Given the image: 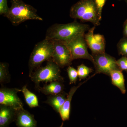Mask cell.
Listing matches in <instances>:
<instances>
[{
  "mask_svg": "<svg viewBox=\"0 0 127 127\" xmlns=\"http://www.w3.org/2000/svg\"><path fill=\"white\" fill-rule=\"evenodd\" d=\"M126 0V2H127V0Z\"/></svg>",
  "mask_w": 127,
  "mask_h": 127,
  "instance_id": "cell-27",
  "label": "cell"
},
{
  "mask_svg": "<svg viewBox=\"0 0 127 127\" xmlns=\"http://www.w3.org/2000/svg\"><path fill=\"white\" fill-rule=\"evenodd\" d=\"M117 64L121 70H127V58L123 57L117 61Z\"/></svg>",
  "mask_w": 127,
  "mask_h": 127,
  "instance_id": "cell-22",
  "label": "cell"
},
{
  "mask_svg": "<svg viewBox=\"0 0 127 127\" xmlns=\"http://www.w3.org/2000/svg\"><path fill=\"white\" fill-rule=\"evenodd\" d=\"M23 93L27 104L31 108L39 106V100L35 94L32 92L27 88V86H24L21 89Z\"/></svg>",
  "mask_w": 127,
  "mask_h": 127,
  "instance_id": "cell-17",
  "label": "cell"
},
{
  "mask_svg": "<svg viewBox=\"0 0 127 127\" xmlns=\"http://www.w3.org/2000/svg\"><path fill=\"white\" fill-rule=\"evenodd\" d=\"M93 76H92L91 77L89 78L87 80L81 83L78 84L77 86H73L71 88L69 93L67 94V96L65 102L64 103L62 106L61 108L59 113L60 114L61 117L63 121L68 120L70 118V112L71 103L73 96L79 87L86 82L88 80L91 78Z\"/></svg>",
  "mask_w": 127,
  "mask_h": 127,
  "instance_id": "cell-13",
  "label": "cell"
},
{
  "mask_svg": "<svg viewBox=\"0 0 127 127\" xmlns=\"http://www.w3.org/2000/svg\"><path fill=\"white\" fill-rule=\"evenodd\" d=\"M95 27L94 26L90 28L84 35L87 45L92 51V55H97L105 52V38L103 35L94 34Z\"/></svg>",
  "mask_w": 127,
  "mask_h": 127,
  "instance_id": "cell-10",
  "label": "cell"
},
{
  "mask_svg": "<svg viewBox=\"0 0 127 127\" xmlns=\"http://www.w3.org/2000/svg\"><path fill=\"white\" fill-rule=\"evenodd\" d=\"M124 34L126 37H127V20L126 21L124 28Z\"/></svg>",
  "mask_w": 127,
  "mask_h": 127,
  "instance_id": "cell-25",
  "label": "cell"
},
{
  "mask_svg": "<svg viewBox=\"0 0 127 127\" xmlns=\"http://www.w3.org/2000/svg\"><path fill=\"white\" fill-rule=\"evenodd\" d=\"M90 29L89 25L79 23L76 20L67 24L56 23L48 28L45 39L67 43L77 37L84 35Z\"/></svg>",
  "mask_w": 127,
  "mask_h": 127,
  "instance_id": "cell-1",
  "label": "cell"
},
{
  "mask_svg": "<svg viewBox=\"0 0 127 127\" xmlns=\"http://www.w3.org/2000/svg\"><path fill=\"white\" fill-rule=\"evenodd\" d=\"M110 76L112 80V84L117 87L122 93L124 94L126 93L124 77L122 70H115L111 71Z\"/></svg>",
  "mask_w": 127,
  "mask_h": 127,
  "instance_id": "cell-16",
  "label": "cell"
},
{
  "mask_svg": "<svg viewBox=\"0 0 127 127\" xmlns=\"http://www.w3.org/2000/svg\"><path fill=\"white\" fill-rule=\"evenodd\" d=\"M77 71L78 77L79 80H81L86 78L93 71V69L82 64L77 67Z\"/></svg>",
  "mask_w": 127,
  "mask_h": 127,
  "instance_id": "cell-19",
  "label": "cell"
},
{
  "mask_svg": "<svg viewBox=\"0 0 127 127\" xmlns=\"http://www.w3.org/2000/svg\"><path fill=\"white\" fill-rule=\"evenodd\" d=\"M52 40L53 45V61L60 68L70 66L73 60L66 43L62 41Z\"/></svg>",
  "mask_w": 127,
  "mask_h": 127,
  "instance_id": "cell-6",
  "label": "cell"
},
{
  "mask_svg": "<svg viewBox=\"0 0 127 127\" xmlns=\"http://www.w3.org/2000/svg\"><path fill=\"white\" fill-rule=\"evenodd\" d=\"M53 51L52 40L45 39L36 44L29 61L30 73L41 66L45 61H52Z\"/></svg>",
  "mask_w": 127,
  "mask_h": 127,
  "instance_id": "cell-4",
  "label": "cell"
},
{
  "mask_svg": "<svg viewBox=\"0 0 127 127\" xmlns=\"http://www.w3.org/2000/svg\"><path fill=\"white\" fill-rule=\"evenodd\" d=\"M84 35H81L77 37L66 43L70 51L73 60L86 59L93 63L94 60L93 56L88 52V46L85 40Z\"/></svg>",
  "mask_w": 127,
  "mask_h": 127,
  "instance_id": "cell-8",
  "label": "cell"
},
{
  "mask_svg": "<svg viewBox=\"0 0 127 127\" xmlns=\"http://www.w3.org/2000/svg\"><path fill=\"white\" fill-rule=\"evenodd\" d=\"M117 49L120 55L127 56V37L121 39L117 44Z\"/></svg>",
  "mask_w": 127,
  "mask_h": 127,
  "instance_id": "cell-21",
  "label": "cell"
},
{
  "mask_svg": "<svg viewBox=\"0 0 127 127\" xmlns=\"http://www.w3.org/2000/svg\"><path fill=\"white\" fill-rule=\"evenodd\" d=\"M70 16L72 18L78 19L83 22H91L95 27L100 25L102 19L94 0L78 1L71 7Z\"/></svg>",
  "mask_w": 127,
  "mask_h": 127,
  "instance_id": "cell-3",
  "label": "cell"
},
{
  "mask_svg": "<svg viewBox=\"0 0 127 127\" xmlns=\"http://www.w3.org/2000/svg\"><path fill=\"white\" fill-rule=\"evenodd\" d=\"M92 55L94 58L93 63L95 69L94 75L103 73L110 76V73L112 71L120 70L115 58L106 53Z\"/></svg>",
  "mask_w": 127,
  "mask_h": 127,
  "instance_id": "cell-7",
  "label": "cell"
},
{
  "mask_svg": "<svg viewBox=\"0 0 127 127\" xmlns=\"http://www.w3.org/2000/svg\"><path fill=\"white\" fill-rule=\"evenodd\" d=\"M60 67L52 61L47 62L45 66L40 67L29 73L31 80L35 83L36 88L38 89L41 82H51L54 81H63L61 75Z\"/></svg>",
  "mask_w": 127,
  "mask_h": 127,
  "instance_id": "cell-5",
  "label": "cell"
},
{
  "mask_svg": "<svg viewBox=\"0 0 127 127\" xmlns=\"http://www.w3.org/2000/svg\"><path fill=\"white\" fill-rule=\"evenodd\" d=\"M10 80L9 64L6 63H0V83L2 85L9 82Z\"/></svg>",
  "mask_w": 127,
  "mask_h": 127,
  "instance_id": "cell-18",
  "label": "cell"
},
{
  "mask_svg": "<svg viewBox=\"0 0 127 127\" xmlns=\"http://www.w3.org/2000/svg\"><path fill=\"white\" fill-rule=\"evenodd\" d=\"M16 113L13 108L0 104V127H7L15 121Z\"/></svg>",
  "mask_w": 127,
  "mask_h": 127,
  "instance_id": "cell-12",
  "label": "cell"
},
{
  "mask_svg": "<svg viewBox=\"0 0 127 127\" xmlns=\"http://www.w3.org/2000/svg\"><path fill=\"white\" fill-rule=\"evenodd\" d=\"M9 8L7 4V0H0V15H4L9 11Z\"/></svg>",
  "mask_w": 127,
  "mask_h": 127,
  "instance_id": "cell-23",
  "label": "cell"
},
{
  "mask_svg": "<svg viewBox=\"0 0 127 127\" xmlns=\"http://www.w3.org/2000/svg\"><path fill=\"white\" fill-rule=\"evenodd\" d=\"M21 89L17 88H1L0 104L11 107L16 111L23 109V104L17 95Z\"/></svg>",
  "mask_w": 127,
  "mask_h": 127,
  "instance_id": "cell-9",
  "label": "cell"
},
{
  "mask_svg": "<svg viewBox=\"0 0 127 127\" xmlns=\"http://www.w3.org/2000/svg\"><path fill=\"white\" fill-rule=\"evenodd\" d=\"M63 124H64L63 123H62V125H61V126H60V127H63Z\"/></svg>",
  "mask_w": 127,
  "mask_h": 127,
  "instance_id": "cell-26",
  "label": "cell"
},
{
  "mask_svg": "<svg viewBox=\"0 0 127 127\" xmlns=\"http://www.w3.org/2000/svg\"><path fill=\"white\" fill-rule=\"evenodd\" d=\"M15 122L18 127H37L34 115L24 108L17 111Z\"/></svg>",
  "mask_w": 127,
  "mask_h": 127,
  "instance_id": "cell-11",
  "label": "cell"
},
{
  "mask_svg": "<svg viewBox=\"0 0 127 127\" xmlns=\"http://www.w3.org/2000/svg\"><path fill=\"white\" fill-rule=\"evenodd\" d=\"M67 94L63 92L56 95H48L47 100L44 102L51 106L57 112L59 113L61 108L65 101Z\"/></svg>",
  "mask_w": 127,
  "mask_h": 127,
  "instance_id": "cell-15",
  "label": "cell"
},
{
  "mask_svg": "<svg viewBox=\"0 0 127 127\" xmlns=\"http://www.w3.org/2000/svg\"><path fill=\"white\" fill-rule=\"evenodd\" d=\"M11 3L9 11L4 16L14 26H18L29 20H43L37 13L36 9L22 0H11Z\"/></svg>",
  "mask_w": 127,
  "mask_h": 127,
  "instance_id": "cell-2",
  "label": "cell"
},
{
  "mask_svg": "<svg viewBox=\"0 0 127 127\" xmlns=\"http://www.w3.org/2000/svg\"><path fill=\"white\" fill-rule=\"evenodd\" d=\"M67 71L70 80V84L76 83L78 77L77 70L73 67L69 66L67 69Z\"/></svg>",
  "mask_w": 127,
  "mask_h": 127,
  "instance_id": "cell-20",
  "label": "cell"
},
{
  "mask_svg": "<svg viewBox=\"0 0 127 127\" xmlns=\"http://www.w3.org/2000/svg\"><path fill=\"white\" fill-rule=\"evenodd\" d=\"M94 0L97 6L99 15L100 17L102 18V9L107 0Z\"/></svg>",
  "mask_w": 127,
  "mask_h": 127,
  "instance_id": "cell-24",
  "label": "cell"
},
{
  "mask_svg": "<svg viewBox=\"0 0 127 127\" xmlns=\"http://www.w3.org/2000/svg\"><path fill=\"white\" fill-rule=\"evenodd\" d=\"M61 81H54L46 84L43 87H40L37 89L39 91L45 95H56L63 93L64 85Z\"/></svg>",
  "mask_w": 127,
  "mask_h": 127,
  "instance_id": "cell-14",
  "label": "cell"
}]
</instances>
